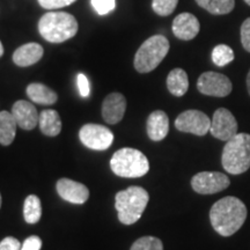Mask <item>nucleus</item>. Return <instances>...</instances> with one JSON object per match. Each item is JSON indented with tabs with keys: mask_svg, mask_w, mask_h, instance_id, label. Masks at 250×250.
<instances>
[{
	"mask_svg": "<svg viewBox=\"0 0 250 250\" xmlns=\"http://www.w3.org/2000/svg\"><path fill=\"white\" fill-rule=\"evenodd\" d=\"M247 206L237 197L227 196L219 199L210 210V221L213 229L221 236H232L247 219Z\"/></svg>",
	"mask_w": 250,
	"mask_h": 250,
	"instance_id": "nucleus-1",
	"label": "nucleus"
},
{
	"mask_svg": "<svg viewBox=\"0 0 250 250\" xmlns=\"http://www.w3.org/2000/svg\"><path fill=\"white\" fill-rule=\"evenodd\" d=\"M196 2L213 15L228 14L235 7V0H196Z\"/></svg>",
	"mask_w": 250,
	"mask_h": 250,
	"instance_id": "nucleus-22",
	"label": "nucleus"
},
{
	"mask_svg": "<svg viewBox=\"0 0 250 250\" xmlns=\"http://www.w3.org/2000/svg\"><path fill=\"white\" fill-rule=\"evenodd\" d=\"M245 2L247 5H249L250 6V0H245Z\"/></svg>",
	"mask_w": 250,
	"mask_h": 250,
	"instance_id": "nucleus-35",
	"label": "nucleus"
},
{
	"mask_svg": "<svg viewBox=\"0 0 250 250\" xmlns=\"http://www.w3.org/2000/svg\"><path fill=\"white\" fill-rule=\"evenodd\" d=\"M126 110V100L121 93L109 94L102 103V117L109 124L120 123Z\"/></svg>",
	"mask_w": 250,
	"mask_h": 250,
	"instance_id": "nucleus-14",
	"label": "nucleus"
},
{
	"mask_svg": "<svg viewBox=\"0 0 250 250\" xmlns=\"http://www.w3.org/2000/svg\"><path fill=\"white\" fill-rule=\"evenodd\" d=\"M175 127L181 132L202 137L210 132L211 120L203 111L187 110L177 116L175 121Z\"/></svg>",
	"mask_w": 250,
	"mask_h": 250,
	"instance_id": "nucleus-10",
	"label": "nucleus"
},
{
	"mask_svg": "<svg viewBox=\"0 0 250 250\" xmlns=\"http://www.w3.org/2000/svg\"><path fill=\"white\" fill-rule=\"evenodd\" d=\"M130 250H164V245L155 236H143L131 246Z\"/></svg>",
	"mask_w": 250,
	"mask_h": 250,
	"instance_id": "nucleus-25",
	"label": "nucleus"
},
{
	"mask_svg": "<svg viewBox=\"0 0 250 250\" xmlns=\"http://www.w3.org/2000/svg\"><path fill=\"white\" fill-rule=\"evenodd\" d=\"M80 142L94 151H104L111 146L114 134L108 127L99 124H86L79 131Z\"/></svg>",
	"mask_w": 250,
	"mask_h": 250,
	"instance_id": "nucleus-7",
	"label": "nucleus"
},
{
	"mask_svg": "<svg viewBox=\"0 0 250 250\" xmlns=\"http://www.w3.org/2000/svg\"><path fill=\"white\" fill-rule=\"evenodd\" d=\"M0 208H1V195H0Z\"/></svg>",
	"mask_w": 250,
	"mask_h": 250,
	"instance_id": "nucleus-36",
	"label": "nucleus"
},
{
	"mask_svg": "<svg viewBox=\"0 0 250 250\" xmlns=\"http://www.w3.org/2000/svg\"><path fill=\"white\" fill-rule=\"evenodd\" d=\"M148 138L153 142H161L169 131V118L162 110H155L149 115L146 123Z\"/></svg>",
	"mask_w": 250,
	"mask_h": 250,
	"instance_id": "nucleus-16",
	"label": "nucleus"
},
{
	"mask_svg": "<svg viewBox=\"0 0 250 250\" xmlns=\"http://www.w3.org/2000/svg\"><path fill=\"white\" fill-rule=\"evenodd\" d=\"M92 6L100 15H105L110 13L116 7L115 0H92Z\"/></svg>",
	"mask_w": 250,
	"mask_h": 250,
	"instance_id": "nucleus-27",
	"label": "nucleus"
},
{
	"mask_svg": "<svg viewBox=\"0 0 250 250\" xmlns=\"http://www.w3.org/2000/svg\"><path fill=\"white\" fill-rule=\"evenodd\" d=\"M241 43L246 51L250 52V18L246 19L241 26Z\"/></svg>",
	"mask_w": 250,
	"mask_h": 250,
	"instance_id": "nucleus-29",
	"label": "nucleus"
},
{
	"mask_svg": "<svg viewBox=\"0 0 250 250\" xmlns=\"http://www.w3.org/2000/svg\"><path fill=\"white\" fill-rule=\"evenodd\" d=\"M77 0H39L40 5L45 9H56V8H62L65 6H68L73 2H76Z\"/></svg>",
	"mask_w": 250,
	"mask_h": 250,
	"instance_id": "nucleus-28",
	"label": "nucleus"
},
{
	"mask_svg": "<svg viewBox=\"0 0 250 250\" xmlns=\"http://www.w3.org/2000/svg\"><path fill=\"white\" fill-rule=\"evenodd\" d=\"M201 30L198 19L191 13H181L173 21V33L179 40L190 41Z\"/></svg>",
	"mask_w": 250,
	"mask_h": 250,
	"instance_id": "nucleus-15",
	"label": "nucleus"
},
{
	"mask_svg": "<svg viewBox=\"0 0 250 250\" xmlns=\"http://www.w3.org/2000/svg\"><path fill=\"white\" fill-rule=\"evenodd\" d=\"M149 195L142 187H129L116 193L115 208L118 219L124 225H133L142 218L148 204Z\"/></svg>",
	"mask_w": 250,
	"mask_h": 250,
	"instance_id": "nucleus-3",
	"label": "nucleus"
},
{
	"mask_svg": "<svg viewBox=\"0 0 250 250\" xmlns=\"http://www.w3.org/2000/svg\"><path fill=\"white\" fill-rule=\"evenodd\" d=\"M58 195L64 201L70 202L72 204H83L89 198V190L85 184L76 182L71 179H61L57 184Z\"/></svg>",
	"mask_w": 250,
	"mask_h": 250,
	"instance_id": "nucleus-12",
	"label": "nucleus"
},
{
	"mask_svg": "<svg viewBox=\"0 0 250 250\" xmlns=\"http://www.w3.org/2000/svg\"><path fill=\"white\" fill-rule=\"evenodd\" d=\"M21 243L13 236H7L0 242V250H21Z\"/></svg>",
	"mask_w": 250,
	"mask_h": 250,
	"instance_id": "nucleus-32",
	"label": "nucleus"
},
{
	"mask_svg": "<svg viewBox=\"0 0 250 250\" xmlns=\"http://www.w3.org/2000/svg\"><path fill=\"white\" fill-rule=\"evenodd\" d=\"M2 55H4V46H2L1 42H0V57H1Z\"/></svg>",
	"mask_w": 250,
	"mask_h": 250,
	"instance_id": "nucleus-34",
	"label": "nucleus"
},
{
	"mask_svg": "<svg viewBox=\"0 0 250 250\" xmlns=\"http://www.w3.org/2000/svg\"><path fill=\"white\" fill-rule=\"evenodd\" d=\"M229 184L230 181L227 175L219 171H202L191 179L192 189L201 195H213L224 191Z\"/></svg>",
	"mask_w": 250,
	"mask_h": 250,
	"instance_id": "nucleus-9",
	"label": "nucleus"
},
{
	"mask_svg": "<svg viewBox=\"0 0 250 250\" xmlns=\"http://www.w3.org/2000/svg\"><path fill=\"white\" fill-rule=\"evenodd\" d=\"M40 129L43 134L48 137L58 136L62 131V120L59 114L52 109H46L40 114Z\"/></svg>",
	"mask_w": 250,
	"mask_h": 250,
	"instance_id": "nucleus-19",
	"label": "nucleus"
},
{
	"mask_svg": "<svg viewBox=\"0 0 250 250\" xmlns=\"http://www.w3.org/2000/svg\"><path fill=\"white\" fill-rule=\"evenodd\" d=\"M23 215L27 224L34 225L39 223L42 215V204L39 197L35 195L27 197L23 204Z\"/></svg>",
	"mask_w": 250,
	"mask_h": 250,
	"instance_id": "nucleus-23",
	"label": "nucleus"
},
{
	"mask_svg": "<svg viewBox=\"0 0 250 250\" xmlns=\"http://www.w3.org/2000/svg\"><path fill=\"white\" fill-rule=\"evenodd\" d=\"M77 83H78V89H79L80 95L83 98H87L89 96L90 94V85H89V81L87 79V77L85 74L79 73L77 77Z\"/></svg>",
	"mask_w": 250,
	"mask_h": 250,
	"instance_id": "nucleus-30",
	"label": "nucleus"
},
{
	"mask_svg": "<svg viewBox=\"0 0 250 250\" xmlns=\"http://www.w3.org/2000/svg\"><path fill=\"white\" fill-rule=\"evenodd\" d=\"M18 123L12 112H0V144L8 146L13 143L17 136Z\"/></svg>",
	"mask_w": 250,
	"mask_h": 250,
	"instance_id": "nucleus-20",
	"label": "nucleus"
},
{
	"mask_svg": "<svg viewBox=\"0 0 250 250\" xmlns=\"http://www.w3.org/2000/svg\"><path fill=\"white\" fill-rule=\"evenodd\" d=\"M197 88L204 95L225 98L232 92L233 85L225 74L210 71L201 74L197 81Z\"/></svg>",
	"mask_w": 250,
	"mask_h": 250,
	"instance_id": "nucleus-8",
	"label": "nucleus"
},
{
	"mask_svg": "<svg viewBox=\"0 0 250 250\" xmlns=\"http://www.w3.org/2000/svg\"><path fill=\"white\" fill-rule=\"evenodd\" d=\"M12 114L17 121L18 126L23 130L30 131L35 129L36 125L39 124L40 114L31 102L24 101V100L17 101L12 107Z\"/></svg>",
	"mask_w": 250,
	"mask_h": 250,
	"instance_id": "nucleus-13",
	"label": "nucleus"
},
{
	"mask_svg": "<svg viewBox=\"0 0 250 250\" xmlns=\"http://www.w3.org/2000/svg\"><path fill=\"white\" fill-rule=\"evenodd\" d=\"M247 89H248V93L250 95V70L248 72V76H247Z\"/></svg>",
	"mask_w": 250,
	"mask_h": 250,
	"instance_id": "nucleus-33",
	"label": "nucleus"
},
{
	"mask_svg": "<svg viewBox=\"0 0 250 250\" xmlns=\"http://www.w3.org/2000/svg\"><path fill=\"white\" fill-rule=\"evenodd\" d=\"M110 168L117 176L125 179H137L146 175L149 164L145 154L134 148H121L112 155Z\"/></svg>",
	"mask_w": 250,
	"mask_h": 250,
	"instance_id": "nucleus-5",
	"label": "nucleus"
},
{
	"mask_svg": "<svg viewBox=\"0 0 250 250\" xmlns=\"http://www.w3.org/2000/svg\"><path fill=\"white\" fill-rule=\"evenodd\" d=\"M234 61V51L230 46L219 44L212 50V62L219 67H224Z\"/></svg>",
	"mask_w": 250,
	"mask_h": 250,
	"instance_id": "nucleus-24",
	"label": "nucleus"
},
{
	"mask_svg": "<svg viewBox=\"0 0 250 250\" xmlns=\"http://www.w3.org/2000/svg\"><path fill=\"white\" fill-rule=\"evenodd\" d=\"M179 0H153L152 8L160 17H168L176 8Z\"/></svg>",
	"mask_w": 250,
	"mask_h": 250,
	"instance_id": "nucleus-26",
	"label": "nucleus"
},
{
	"mask_svg": "<svg viewBox=\"0 0 250 250\" xmlns=\"http://www.w3.org/2000/svg\"><path fill=\"white\" fill-rule=\"evenodd\" d=\"M44 50L39 43H27L15 50L13 54V62L20 67H27L36 64L43 57Z\"/></svg>",
	"mask_w": 250,
	"mask_h": 250,
	"instance_id": "nucleus-17",
	"label": "nucleus"
},
{
	"mask_svg": "<svg viewBox=\"0 0 250 250\" xmlns=\"http://www.w3.org/2000/svg\"><path fill=\"white\" fill-rule=\"evenodd\" d=\"M210 133L214 138L228 142L237 134V122L234 115L226 108H219L211 121Z\"/></svg>",
	"mask_w": 250,
	"mask_h": 250,
	"instance_id": "nucleus-11",
	"label": "nucleus"
},
{
	"mask_svg": "<svg viewBox=\"0 0 250 250\" xmlns=\"http://www.w3.org/2000/svg\"><path fill=\"white\" fill-rule=\"evenodd\" d=\"M27 95L34 103H39V104L43 105L54 104L58 100V96L55 90L39 83H30L27 87Z\"/></svg>",
	"mask_w": 250,
	"mask_h": 250,
	"instance_id": "nucleus-18",
	"label": "nucleus"
},
{
	"mask_svg": "<svg viewBox=\"0 0 250 250\" xmlns=\"http://www.w3.org/2000/svg\"><path fill=\"white\" fill-rule=\"evenodd\" d=\"M168 90L175 96H183L189 88L187 72L182 68H174L167 77Z\"/></svg>",
	"mask_w": 250,
	"mask_h": 250,
	"instance_id": "nucleus-21",
	"label": "nucleus"
},
{
	"mask_svg": "<svg viewBox=\"0 0 250 250\" xmlns=\"http://www.w3.org/2000/svg\"><path fill=\"white\" fill-rule=\"evenodd\" d=\"M169 41L162 35H154L146 40L134 56V68L139 73L155 70L169 51Z\"/></svg>",
	"mask_w": 250,
	"mask_h": 250,
	"instance_id": "nucleus-6",
	"label": "nucleus"
},
{
	"mask_svg": "<svg viewBox=\"0 0 250 250\" xmlns=\"http://www.w3.org/2000/svg\"><path fill=\"white\" fill-rule=\"evenodd\" d=\"M221 164L232 175L246 173L250 168V134L237 133L225 145Z\"/></svg>",
	"mask_w": 250,
	"mask_h": 250,
	"instance_id": "nucleus-4",
	"label": "nucleus"
},
{
	"mask_svg": "<svg viewBox=\"0 0 250 250\" xmlns=\"http://www.w3.org/2000/svg\"><path fill=\"white\" fill-rule=\"evenodd\" d=\"M78 21L66 12H48L40 19L39 30L43 39L51 43H62L78 33Z\"/></svg>",
	"mask_w": 250,
	"mask_h": 250,
	"instance_id": "nucleus-2",
	"label": "nucleus"
},
{
	"mask_svg": "<svg viewBox=\"0 0 250 250\" xmlns=\"http://www.w3.org/2000/svg\"><path fill=\"white\" fill-rule=\"evenodd\" d=\"M41 248H42V240L36 235L27 237L21 246V250H41Z\"/></svg>",
	"mask_w": 250,
	"mask_h": 250,
	"instance_id": "nucleus-31",
	"label": "nucleus"
}]
</instances>
